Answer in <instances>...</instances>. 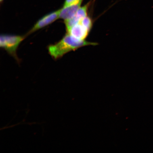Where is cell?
<instances>
[{
	"label": "cell",
	"instance_id": "9",
	"mask_svg": "<svg viewBox=\"0 0 153 153\" xmlns=\"http://www.w3.org/2000/svg\"><path fill=\"white\" fill-rule=\"evenodd\" d=\"M3 0H0V1H1V2L2 1H3Z\"/></svg>",
	"mask_w": 153,
	"mask_h": 153
},
{
	"label": "cell",
	"instance_id": "8",
	"mask_svg": "<svg viewBox=\"0 0 153 153\" xmlns=\"http://www.w3.org/2000/svg\"><path fill=\"white\" fill-rule=\"evenodd\" d=\"M83 1V0H65L63 7H65L69 5L82 2Z\"/></svg>",
	"mask_w": 153,
	"mask_h": 153
},
{
	"label": "cell",
	"instance_id": "6",
	"mask_svg": "<svg viewBox=\"0 0 153 153\" xmlns=\"http://www.w3.org/2000/svg\"><path fill=\"white\" fill-rule=\"evenodd\" d=\"M82 3L63 7L62 8L60 9L59 18L62 19L65 21L72 18L81 7Z\"/></svg>",
	"mask_w": 153,
	"mask_h": 153
},
{
	"label": "cell",
	"instance_id": "7",
	"mask_svg": "<svg viewBox=\"0 0 153 153\" xmlns=\"http://www.w3.org/2000/svg\"><path fill=\"white\" fill-rule=\"evenodd\" d=\"M80 22L89 31H91L93 27V22L91 17L87 16L82 19Z\"/></svg>",
	"mask_w": 153,
	"mask_h": 153
},
{
	"label": "cell",
	"instance_id": "2",
	"mask_svg": "<svg viewBox=\"0 0 153 153\" xmlns=\"http://www.w3.org/2000/svg\"><path fill=\"white\" fill-rule=\"evenodd\" d=\"M24 36L2 34L0 38V46L15 58H17L16 51L19 45L24 39Z\"/></svg>",
	"mask_w": 153,
	"mask_h": 153
},
{
	"label": "cell",
	"instance_id": "1",
	"mask_svg": "<svg viewBox=\"0 0 153 153\" xmlns=\"http://www.w3.org/2000/svg\"><path fill=\"white\" fill-rule=\"evenodd\" d=\"M97 44L91 42L86 40H79L67 33L66 35L54 45L49 46V54L55 59L62 57L66 53L76 50L79 48L88 45H96Z\"/></svg>",
	"mask_w": 153,
	"mask_h": 153
},
{
	"label": "cell",
	"instance_id": "4",
	"mask_svg": "<svg viewBox=\"0 0 153 153\" xmlns=\"http://www.w3.org/2000/svg\"><path fill=\"white\" fill-rule=\"evenodd\" d=\"M67 32V33L76 39L85 40L90 31L79 22L72 26Z\"/></svg>",
	"mask_w": 153,
	"mask_h": 153
},
{
	"label": "cell",
	"instance_id": "5",
	"mask_svg": "<svg viewBox=\"0 0 153 153\" xmlns=\"http://www.w3.org/2000/svg\"><path fill=\"white\" fill-rule=\"evenodd\" d=\"M89 6V3H88L83 7H80L74 16L66 21V25L67 27H72L74 25L79 23L82 19L87 16Z\"/></svg>",
	"mask_w": 153,
	"mask_h": 153
},
{
	"label": "cell",
	"instance_id": "3",
	"mask_svg": "<svg viewBox=\"0 0 153 153\" xmlns=\"http://www.w3.org/2000/svg\"><path fill=\"white\" fill-rule=\"evenodd\" d=\"M60 12V9H59L57 11L45 15L34 24L33 27L28 32V34L33 33L37 30L52 24L57 19H59Z\"/></svg>",
	"mask_w": 153,
	"mask_h": 153
}]
</instances>
